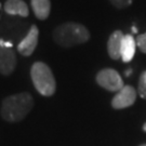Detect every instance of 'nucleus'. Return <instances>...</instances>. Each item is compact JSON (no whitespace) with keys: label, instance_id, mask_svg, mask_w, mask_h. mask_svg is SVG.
Instances as JSON below:
<instances>
[{"label":"nucleus","instance_id":"obj_20","mask_svg":"<svg viewBox=\"0 0 146 146\" xmlns=\"http://www.w3.org/2000/svg\"><path fill=\"white\" fill-rule=\"evenodd\" d=\"M0 9H1V3H0Z\"/></svg>","mask_w":146,"mask_h":146},{"label":"nucleus","instance_id":"obj_9","mask_svg":"<svg viewBox=\"0 0 146 146\" xmlns=\"http://www.w3.org/2000/svg\"><path fill=\"white\" fill-rule=\"evenodd\" d=\"M5 11L9 15H20L26 17L29 14V9L23 0H7Z\"/></svg>","mask_w":146,"mask_h":146},{"label":"nucleus","instance_id":"obj_6","mask_svg":"<svg viewBox=\"0 0 146 146\" xmlns=\"http://www.w3.org/2000/svg\"><path fill=\"white\" fill-rule=\"evenodd\" d=\"M38 38H39L38 27L36 25H31L25 38L17 46V51L20 52V54L24 55V56L31 55L38 44Z\"/></svg>","mask_w":146,"mask_h":146},{"label":"nucleus","instance_id":"obj_15","mask_svg":"<svg viewBox=\"0 0 146 146\" xmlns=\"http://www.w3.org/2000/svg\"><path fill=\"white\" fill-rule=\"evenodd\" d=\"M0 47L2 48H12L13 47V43L10 41H5L2 39H0Z\"/></svg>","mask_w":146,"mask_h":146},{"label":"nucleus","instance_id":"obj_12","mask_svg":"<svg viewBox=\"0 0 146 146\" xmlns=\"http://www.w3.org/2000/svg\"><path fill=\"white\" fill-rule=\"evenodd\" d=\"M137 92L140 94L142 99L146 100V70H144L140 76L139 79V87H137Z\"/></svg>","mask_w":146,"mask_h":146},{"label":"nucleus","instance_id":"obj_8","mask_svg":"<svg viewBox=\"0 0 146 146\" xmlns=\"http://www.w3.org/2000/svg\"><path fill=\"white\" fill-rule=\"evenodd\" d=\"M125 35L121 31H115L108 38L107 41V52L111 60L121 58V44Z\"/></svg>","mask_w":146,"mask_h":146},{"label":"nucleus","instance_id":"obj_13","mask_svg":"<svg viewBox=\"0 0 146 146\" xmlns=\"http://www.w3.org/2000/svg\"><path fill=\"white\" fill-rule=\"evenodd\" d=\"M135 41H136V47L140 48L143 53L146 54V31L144 34H141L135 38Z\"/></svg>","mask_w":146,"mask_h":146},{"label":"nucleus","instance_id":"obj_16","mask_svg":"<svg viewBox=\"0 0 146 146\" xmlns=\"http://www.w3.org/2000/svg\"><path fill=\"white\" fill-rule=\"evenodd\" d=\"M125 76L128 77V76H130L131 74H132V69H128V70H125Z\"/></svg>","mask_w":146,"mask_h":146},{"label":"nucleus","instance_id":"obj_19","mask_svg":"<svg viewBox=\"0 0 146 146\" xmlns=\"http://www.w3.org/2000/svg\"><path fill=\"white\" fill-rule=\"evenodd\" d=\"M140 146H146V144H141Z\"/></svg>","mask_w":146,"mask_h":146},{"label":"nucleus","instance_id":"obj_14","mask_svg":"<svg viewBox=\"0 0 146 146\" xmlns=\"http://www.w3.org/2000/svg\"><path fill=\"white\" fill-rule=\"evenodd\" d=\"M110 2L117 9H125L132 5L133 0H110Z\"/></svg>","mask_w":146,"mask_h":146},{"label":"nucleus","instance_id":"obj_1","mask_svg":"<svg viewBox=\"0 0 146 146\" xmlns=\"http://www.w3.org/2000/svg\"><path fill=\"white\" fill-rule=\"evenodd\" d=\"M34 107V99L31 93L21 92L12 94L2 101L0 114L8 122H19L26 117Z\"/></svg>","mask_w":146,"mask_h":146},{"label":"nucleus","instance_id":"obj_2","mask_svg":"<svg viewBox=\"0 0 146 146\" xmlns=\"http://www.w3.org/2000/svg\"><path fill=\"white\" fill-rule=\"evenodd\" d=\"M53 39L61 47L72 48L88 41L90 31L82 24L68 22L58 25L53 31Z\"/></svg>","mask_w":146,"mask_h":146},{"label":"nucleus","instance_id":"obj_10","mask_svg":"<svg viewBox=\"0 0 146 146\" xmlns=\"http://www.w3.org/2000/svg\"><path fill=\"white\" fill-rule=\"evenodd\" d=\"M136 49V41L134 37L128 34L125 35L122 39V44H121V60L125 63L131 62L135 54Z\"/></svg>","mask_w":146,"mask_h":146},{"label":"nucleus","instance_id":"obj_3","mask_svg":"<svg viewBox=\"0 0 146 146\" xmlns=\"http://www.w3.org/2000/svg\"><path fill=\"white\" fill-rule=\"evenodd\" d=\"M31 77L36 90L43 96H52L56 90V81L51 68L43 62H36L31 68Z\"/></svg>","mask_w":146,"mask_h":146},{"label":"nucleus","instance_id":"obj_7","mask_svg":"<svg viewBox=\"0 0 146 146\" xmlns=\"http://www.w3.org/2000/svg\"><path fill=\"white\" fill-rule=\"evenodd\" d=\"M15 52L12 48H2L0 47V74L3 76H9L14 72L16 67Z\"/></svg>","mask_w":146,"mask_h":146},{"label":"nucleus","instance_id":"obj_18","mask_svg":"<svg viewBox=\"0 0 146 146\" xmlns=\"http://www.w3.org/2000/svg\"><path fill=\"white\" fill-rule=\"evenodd\" d=\"M143 131H144V132H146V122L143 125Z\"/></svg>","mask_w":146,"mask_h":146},{"label":"nucleus","instance_id":"obj_5","mask_svg":"<svg viewBox=\"0 0 146 146\" xmlns=\"http://www.w3.org/2000/svg\"><path fill=\"white\" fill-rule=\"evenodd\" d=\"M136 90L132 86H125L119 90L111 100V107L115 110H123L128 108L135 103Z\"/></svg>","mask_w":146,"mask_h":146},{"label":"nucleus","instance_id":"obj_11","mask_svg":"<svg viewBox=\"0 0 146 146\" xmlns=\"http://www.w3.org/2000/svg\"><path fill=\"white\" fill-rule=\"evenodd\" d=\"M34 14L38 20H47L51 12V1L50 0H31Z\"/></svg>","mask_w":146,"mask_h":146},{"label":"nucleus","instance_id":"obj_4","mask_svg":"<svg viewBox=\"0 0 146 146\" xmlns=\"http://www.w3.org/2000/svg\"><path fill=\"white\" fill-rule=\"evenodd\" d=\"M95 80L100 87L110 92H118L125 87L123 80L119 73L113 68H104L100 70L95 77Z\"/></svg>","mask_w":146,"mask_h":146},{"label":"nucleus","instance_id":"obj_17","mask_svg":"<svg viewBox=\"0 0 146 146\" xmlns=\"http://www.w3.org/2000/svg\"><path fill=\"white\" fill-rule=\"evenodd\" d=\"M132 31H133L134 34H136V33H137V29H136L135 26H132Z\"/></svg>","mask_w":146,"mask_h":146}]
</instances>
